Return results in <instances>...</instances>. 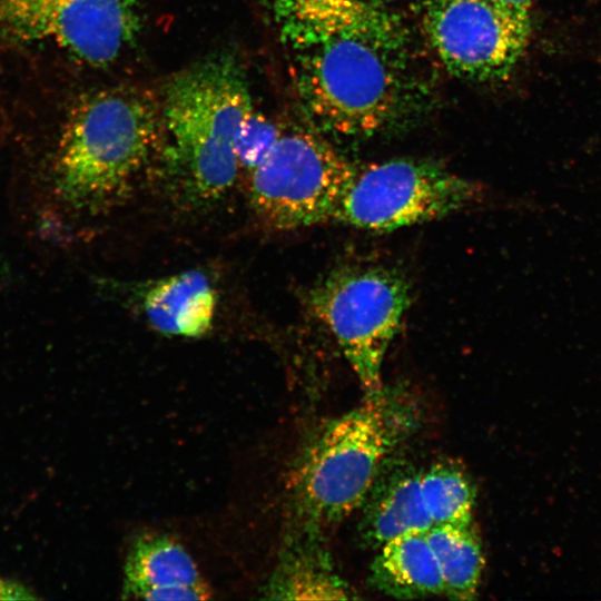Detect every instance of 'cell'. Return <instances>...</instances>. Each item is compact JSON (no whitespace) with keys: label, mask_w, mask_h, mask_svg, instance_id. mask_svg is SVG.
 Listing matches in <instances>:
<instances>
[{"label":"cell","mask_w":601,"mask_h":601,"mask_svg":"<svg viewBox=\"0 0 601 601\" xmlns=\"http://www.w3.org/2000/svg\"><path fill=\"white\" fill-rule=\"evenodd\" d=\"M161 105L136 88L82 97L58 141L51 171L53 195L66 208L96 213L121 196L151 156Z\"/></svg>","instance_id":"cell-1"},{"label":"cell","mask_w":601,"mask_h":601,"mask_svg":"<svg viewBox=\"0 0 601 601\" xmlns=\"http://www.w3.org/2000/svg\"><path fill=\"white\" fill-rule=\"evenodd\" d=\"M416 423L410 398L383 387L325 424L295 465L293 491L300 513L312 524L328 525L359 509Z\"/></svg>","instance_id":"cell-2"},{"label":"cell","mask_w":601,"mask_h":601,"mask_svg":"<svg viewBox=\"0 0 601 601\" xmlns=\"http://www.w3.org/2000/svg\"><path fill=\"white\" fill-rule=\"evenodd\" d=\"M254 108L240 67L211 58L189 67L168 83L161 105L170 158L196 200L220 198L239 171L235 140Z\"/></svg>","instance_id":"cell-3"},{"label":"cell","mask_w":601,"mask_h":601,"mask_svg":"<svg viewBox=\"0 0 601 601\" xmlns=\"http://www.w3.org/2000/svg\"><path fill=\"white\" fill-rule=\"evenodd\" d=\"M395 45L357 32L327 35L305 45L297 86L303 104L324 130L344 136H371L397 116L403 93Z\"/></svg>","instance_id":"cell-4"},{"label":"cell","mask_w":601,"mask_h":601,"mask_svg":"<svg viewBox=\"0 0 601 601\" xmlns=\"http://www.w3.org/2000/svg\"><path fill=\"white\" fill-rule=\"evenodd\" d=\"M410 285L384 266H345L309 294L313 314L337 342L366 394L381 391L382 366L410 306Z\"/></svg>","instance_id":"cell-5"},{"label":"cell","mask_w":601,"mask_h":601,"mask_svg":"<svg viewBox=\"0 0 601 601\" xmlns=\"http://www.w3.org/2000/svg\"><path fill=\"white\" fill-rule=\"evenodd\" d=\"M483 194L481 184L430 160L400 158L355 165L332 220L391 231L470 207Z\"/></svg>","instance_id":"cell-6"},{"label":"cell","mask_w":601,"mask_h":601,"mask_svg":"<svg viewBox=\"0 0 601 601\" xmlns=\"http://www.w3.org/2000/svg\"><path fill=\"white\" fill-rule=\"evenodd\" d=\"M354 166L311 130L282 131L248 173L250 204L263 220L279 229L332 220Z\"/></svg>","instance_id":"cell-7"},{"label":"cell","mask_w":601,"mask_h":601,"mask_svg":"<svg viewBox=\"0 0 601 601\" xmlns=\"http://www.w3.org/2000/svg\"><path fill=\"white\" fill-rule=\"evenodd\" d=\"M0 30L46 41L81 61H115L139 31L138 0H0Z\"/></svg>","instance_id":"cell-8"},{"label":"cell","mask_w":601,"mask_h":601,"mask_svg":"<svg viewBox=\"0 0 601 601\" xmlns=\"http://www.w3.org/2000/svg\"><path fill=\"white\" fill-rule=\"evenodd\" d=\"M423 27L451 73L484 81L505 77L513 69L528 46L531 19L485 0H425Z\"/></svg>","instance_id":"cell-9"},{"label":"cell","mask_w":601,"mask_h":601,"mask_svg":"<svg viewBox=\"0 0 601 601\" xmlns=\"http://www.w3.org/2000/svg\"><path fill=\"white\" fill-rule=\"evenodd\" d=\"M122 597L142 600H206L210 590L177 541L162 534L137 538L125 561Z\"/></svg>","instance_id":"cell-10"},{"label":"cell","mask_w":601,"mask_h":601,"mask_svg":"<svg viewBox=\"0 0 601 601\" xmlns=\"http://www.w3.org/2000/svg\"><path fill=\"white\" fill-rule=\"evenodd\" d=\"M420 475L410 464H394L391 460L383 467L361 505L358 532L367 548L376 550L395 538L426 532L433 526L423 502Z\"/></svg>","instance_id":"cell-11"},{"label":"cell","mask_w":601,"mask_h":601,"mask_svg":"<svg viewBox=\"0 0 601 601\" xmlns=\"http://www.w3.org/2000/svg\"><path fill=\"white\" fill-rule=\"evenodd\" d=\"M217 302V290L209 277L195 269L151 284L144 295L142 308L155 331L170 336L197 338L211 329Z\"/></svg>","instance_id":"cell-12"},{"label":"cell","mask_w":601,"mask_h":601,"mask_svg":"<svg viewBox=\"0 0 601 601\" xmlns=\"http://www.w3.org/2000/svg\"><path fill=\"white\" fill-rule=\"evenodd\" d=\"M283 31L294 46L338 33L395 38L391 21L373 6L349 0H270Z\"/></svg>","instance_id":"cell-13"},{"label":"cell","mask_w":601,"mask_h":601,"mask_svg":"<svg viewBox=\"0 0 601 601\" xmlns=\"http://www.w3.org/2000/svg\"><path fill=\"white\" fill-rule=\"evenodd\" d=\"M371 580L380 591L397 599L444 595L426 532L405 534L376 549Z\"/></svg>","instance_id":"cell-14"},{"label":"cell","mask_w":601,"mask_h":601,"mask_svg":"<svg viewBox=\"0 0 601 601\" xmlns=\"http://www.w3.org/2000/svg\"><path fill=\"white\" fill-rule=\"evenodd\" d=\"M277 600L355 599L349 584L337 573L329 555L312 542L290 546L282 556L265 589Z\"/></svg>","instance_id":"cell-15"},{"label":"cell","mask_w":601,"mask_h":601,"mask_svg":"<svg viewBox=\"0 0 601 601\" xmlns=\"http://www.w3.org/2000/svg\"><path fill=\"white\" fill-rule=\"evenodd\" d=\"M426 538L436 559L443 581L444 595L471 600L477 593L484 555L481 540L467 525H433Z\"/></svg>","instance_id":"cell-16"},{"label":"cell","mask_w":601,"mask_h":601,"mask_svg":"<svg viewBox=\"0 0 601 601\" xmlns=\"http://www.w3.org/2000/svg\"><path fill=\"white\" fill-rule=\"evenodd\" d=\"M421 493L433 525L472 524L475 493L464 470L441 461L420 475Z\"/></svg>","instance_id":"cell-17"},{"label":"cell","mask_w":601,"mask_h":601,"mask_svg":"<svg viewBox=\"0 0 601 601\" xmlns=\"http://www.w3.org/2000/svg\"><path fill=\"white\" fill-rule=\"evenodd\" d=\"M280 132L272 120L253 108L243 120L235 140L238 169L250 173L270 150Z\"/></svg>","instance_id":"cell-18"},{"label":"cell","mask_w":601,"mask_h":601,"mask_svg":"<svg viewBox=\"0 0 601 601\" xmlns=\"http://www.w3.org/2000/svg\"><path fill=\"white\" fill-rule=\"evenodd\" d=\"M37 597L21 583L0 577V600H33Z\"/></svg>","instance_id":"cell-19"},{"label":"cell","mask_w":601,"mask_h":601,"mask_svg":"<svg viewBox=\"0 0 601 601\" xmlns=\"http://www.w3.org/2000/svg\"><path fill=\"white\" fill-rule=\"evenodd\" d=\"M494 7L523 19H531L532 0H485Z\"/></svg>","instance_id":"cell-20"},{"label":"cell","mask_w":601,"mask_h":601,"mask_svg":"<svg viewBox=\"0 0 601 601\" xmlns=\"http://www.w3.org/2000/svg\"><path fill=\"white\" fill-rule=\"evenodd\" d=\"M355 3L365 4V6H373L371 2L372 0H349Z\"/></svg>","instance_id":"cell-21"}]
</instances>
